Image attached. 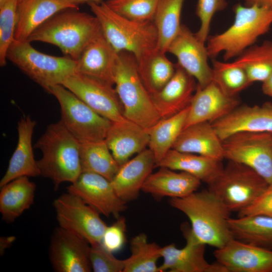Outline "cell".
Listing matches in <instances>:
<instances>
[{
  "label": "cell",
  "mask_w": 272,
  "mask_h": 272,
  "mask_svg": "<svg viewBox=\"0 0 272 272\" xmlns=\"http://www.w3.org/2000/svg\"><path fill=\"white\" fill-rule=\"evenodd\" d=\"M169 201L187 216L191 231L199 242L219 248L233 238L229 226L231 212L208 189L170 198Z\"/></svg>",
  "instance_id": "obj_1"
},
{
  "label": "cell",
  "mask_w": 272,
  "mask_h": 272,
  "mask_svg": "<svg viewBox=\"0 0 272 272\" xmlns=\"http://www.w3.org/2000/svg\"><path fill=\"white\" fill-rule=\"evenodd\" d=\"M80 142L62 121L49 124L34 147L42 157L37 161L41 176L50 179L55 190L63 182H74L82 172Z\"/></svg>",
  "instance_id": "obj_2"
},
{
  "label": "cell",
  "mask_w": 272,
  "mask_h": 272,
  "mask_svg": "<svg viewBox=\"0 0 272 272\" xmlns=\"http://www.w3.org/2000/svg\"><path fill=\"white\" fill-rule=\"evenodd\" d=\"M74 10L55 14L36 29L27 41L54 45L64 56L77 60L101 28L94 15Z\"/></svg>",
  "instance_id": "obj_3"
},
{
  "label": "cell",
  "mask_w": 272,
  "mask_h": 272,
  "mask_svg": "<svg viewBox=\"0 0 272 272\" xmlns=\"http://www.w3.org/2000/svg\"><path fill=\"white\" fill-rule=\"evenodd\" d=\"M233 10V24L224 32L208 39L207 48L212 59L221 52L224 53L225 61L238 57L266 33L272 25V9L237 4Z\"/></svg>",
  "instance_id": "obj_4"
},
{
  "label": "cell",
  "mask_w": 272,
  "mask_h": 272,
  "mask_svg": "<svg viewBox=\"0 0 272 272\" xmlns=\"http://www.w3.org/2000/svg\"><path fill=\"white\" fill-rule=\"evenodd\" d=\"M87 4L105 38L117 53L128 52L137 60L157 48L158 34L153 21L126 18L111 10L105 2Z\"/></svg>",
  "instance_id": "obj_5"
},
{
  "label": "cell",
  "mask_w": 272,
  "mask_h": 272,
  "mask_svg": "<svg viewBox=\"0 0 272 272\" xmlns=\"http://www.w3.org/2000/svg\"><path fill=\"white\" fill-rule=\"evenodd\" d=\"M114 85L126 119L146 129L161 119L140 77L136 59L128 52L118 53L114 70Z\"/></svg>",
  "instance_id": "obj_6"
},
{
  "label": "cell",
  "mask_w": 272,
  "mask_h": 272,
  "mask_svg": "<svg viewBox=\"0 0 272 272\" xmlns=\"http://www.w3.org/2000/svg\"><path fill=\"white\" fill-rule=\"evenodd\" d=\"M30 43L14 39L8 50L7 59L47 92L51 87L61 85L76 72L77 60L41 52Z\"/></svg>",
  "instance_id": "obj_7"
},
{
  "label": "cell",
  "mask_w": 272,
  "mask_h": 272,
  "mask_svg": "<svg viewBox=\"0 0 272 272\" xmlns=\"http://www.w3.org/2000/svg\"><path fill=\"white\" fill-rule=\"evenodd\" d=\"M268 183L250 167L228 161L220 174L208 185L232 212H240L249 206L267 187Z\"/></svg>",
  "instance_id": "obj_8"
},
{
  "label": "cell",
  "mask_w": 272,
  "mask_h": 272,
  "mask_svg": "<svg viewBox=\"0 0 272 272\" xmlns=\"http://www.w3.org/2000/svg\"><path fill=\"white\" fill-rule=\"evenodd\" d=\"M48 92L59 102L60 120L80 143L105 140L111 121L97 113L62 85L51 87Z\"/></svg>",
  "instance_id": "obj_9"
},
{
  "label": "cell",
  "mask_w": 272,
  "mask_h": 272,
  "mask_svg": "<svg viewBox=\"0 0 272 272\" xmlns=\"http://www.w3.org/2000/svg\"><path fill=\"white\" fill-rule=\"evenodd\" d=\"M224 158L243 164L272 184V132H241L222 141Z\"/></svg>",
  "instance_id": "obj_10"
},
{
  "label": "cell",
  "mask_w": 272,
  "mask_h": 272,
  "mask_svg": "<svg viewBox=\"0 0 272 272\" xmlns=\"http://www.w3.org/2000/svg\"><path fill=\"white\" fill-rule=\"evenodd\" d=\"M53 206L59 227L85 239L91 245L101 243L107 225L94 208L67 191L55 199Z\"/></svg>",
  "instance_id": "obj_11"
},
{
  "label": "cell",
  "mask_w": 272,
  "mask_h": 272,
  "mask_svg": "<svg viewBox=\"0 0 272 272\" xmlns=\"http://www.w3.org/2000/svg\"><path fill=\"white\" fill-rule=\"evenodd\" d=\"M61 85L111 122L126 119L114 85L76 72L66 78Z\"/></svg>",
  "instance_id": "obj_12"
},
{
  "label": "cell",
  "mask_w": 272,
  "mask_h": 272,
  "mask_svg": "<svg viewBox=\"0 0 272 272\" xmlns=\"http://www.w3.org/2000/svg\"><path fill=\"white\" fill-rule=\"evenodd\" d=\"M181 229L186 244L182 248L176 247L174 243L162 247L160 272H227L218 262L210 263L206 260V245L197 240L190 227L184 223Z\"/></svg>",
  "instance_id": "obj_13"
},
{
  "label": "cell",
  "mask_w": 272,
  "mask_h": 272,
  "mask_svg": "<svg viewBox=\"0 0 272 272\" xmlns=\"http://www.w3.org/2000/svg\"><path fill=\"white\" fill-rule=\"evenodd\" d=\"M90 244L74 233L56 228L50 238L49 258L56 272H90Z\"/></svg>",
  "instance_id": "obj_14"
},
{
  "label": "cell",
  "mask_w": 272,
  "mask_h": 272,
  "mask_svg": "<svg viewBox=\"0 0 272 272\" xmlns=\"http://www.w3.org/2000/svg\"><path fill=\"white\" fill-rule=\"evenodd\" d=\"M67 191L75 194L106 217L116 219L125 211L126 203L117 195L111 181L97 173L83 172L67 187Z\"/></svg>",
  "instance_id": "obj_15"
},
{
  "label": "cell",
  "mask_w": 272,
  "mask_h": 272,
  "mask_svg": "<svg viewBox=\"0 0 272 272\" xmlns=\"http://www.w3.org/2000/svg\"><path fill=\"white\" fill-rule=\"evenodd\" d=\"M168 52L176 57L177 63L197 81L198 86L204 87L213 81V69L208 63L207 46L185 25L181 24Z\"/></svg>",
  "instance_id": "obj_16"
},
{
  "label": "cell",
  "mask_w": 272,
  "mask_h": 272,
  "mask_svg": "<svg viewBox=\"0 0 272 272\" xmlns=\"http://www.w3.org/2000/svg\"><path fill=\"white\" fill-rule=\"evenodd\" d=\"M227 272H272V250L232 238L214 252Z\"/></svg>",
  "instance_id": "obj_17"
},
{
  "label": "cell",
  "mask_w": 272,
  "mask_h": 272,
  "mask_svg": "<svg viewBox=\"0 0 272 272\" xmlns=\"http://www.w3.org/2000/svg\"><path fill=\"white\" fill-rule=\"evenodd\" d=\"M211 124L222 141L238 132H272V104L239 105Z\"/></svg>",
  "instance_id": "obj_18"
},
{
  "label": "cell",
  "mask_w": 272,
  "mask_h": 272,
  "mask_svg": "<svg viewBox=\"0 0 272 272\" xmlns=\"http://www.w3.org/2000/svg\"><path fill=\"white\" fill-rule=\"evenodd\" d=\"M239 105L240 101L237 96L227 95L214 82L204 87L197 84L189 105L184 127L201 122L212 123Z\"/></svg>",
  "instance_id": "obj_19"
},
{
  "label": "cell",
  "mask_w": 272,
  "mask_h": 272,
  "mask_svg": "<svg viewBox=\"0 0 272 272\" xmlns=\"http://www.w3.org/2000/svg\"><path fill=\"white\" fill-rule=\"evenodd\" d=\"M195 79L177 63L174 75L158 93L151 95L161 119L181 111L189 105L196 90Z\"/></svg>",
  "instance_id": "obj_20"
},
{
  "label": "cell",
  "mask_w": 272,
  "mask_h": 272,
  "mask_svg": "<svg viewBox=\"0 0 272 272\" xmlns=\"http://www.w3.org/2000/svg\"><path fill=\"white\" fill-rule=\"evenodd\" d=\"M155 165L154 155L148 148L119 166L111 182L120 198L126 203L138 198Z\"/></svg>",
  "instance_id": "obj_21"
},
{
  "label": "cell",
  "mask_w": 272,
  "mask_h": 272,
  "mask_svg": "<svg viewBox=\"0 0 272 272\" xmlns=\"http://www.w3.org/2000/svg\"><path fill=\"white\" fill-rule=\"evenodd\" d=\"M118 53L101 30L77 60L76 72L114 85V70Z\"/></svg>",
  "instance_id": "obj_22"
},
{
  "label": "cell",
  "mask_w": 272,
  "mask_h": 272,
  "mask_svg": "<svg viewBox=\"0 0 272 272\" xmlns=\"http://www.w3.org/2000/svg\"><path fill=\"white\" fill-rule=\"evenodd\" d=\"M36 125V121L29 116H23L18 121L17 145L9 161L7 171L0 181V188L19 177L40 176L32 143Z\"/></svg>",
  "instance_id": "obj_23"
},
{
  "label": "cell",
  "mask_w": 272,
  "mask_h": 272,
  "mask_svg": "<svg viewBox=\"0 0 272 272\" xmlns=\"http://www.w3.org/2000/svg\"><path fill=\"white\" fill-rule=\"evenodd\" d=\"M104 140L120 166L148 147L149 135L146 129L126 119L112 122Z\"/></svg>",
  "instance_id": "obj_24"
},
{
  "label": "cell",
  "mask_w": 272,
  "mask_h": 272,
  "mask_svg": "<svg viewBox=\"0 0 272 272\" xmlns=\"http://www.w3.org/2000/svg\"><path fill=\"white\" fill-rule=\"evenodd\" d=\"M67 9H78V6L61 0L19 1L15 40L27 41L31 34L47 20Z\"/></svg>",
  "instance_id": "obj_25"
},
{
  "label": "cell",
  "mask_w": 272,
  "mask_h": 272,
  "mask_svg": "<svg viewBox=\"0 0 272 272\" xmlns=\"http://www.w3.org/2000/svg\"><path fill=\"white\" fill-rule=\"evenodd\" d=\"M172 149L221 161L224 159L222 141L211 123L207 121L184 127Z\"/></svg>",
  "instance_id": "obj_26"
},
{
  "label": "cell",
  "mask_w": 272,
  "mask_h": 272,
  "mask_svg": "<svg viewBox=\"0 0 272 272\" xmlns=\"http://www.w3.org/2000/svg\"><path fill=\"white\" fill-rule=\"evenodd\" d=\"M145 182L142 191L155 197L181 198L197 191L201 182L183 171L159 167Z\"/></svg>",
  "instance_id": "obj_27"
},
{
  "label": "cell",
  "mask_w": 272,
  "mask_h": 272,
  "mask_svg": "<svg viewBox=\"0 0 272 272\" xmlns=\"http://www.w3.org/2000/svg\"><path fill=\"white\" fill-rule=\"evenodd\" d=\"M222 161L197 154L170 149L155 167L183 171L208 185L221 172Z\"/></svg>",
  "instance_id": "obj_28"
},
{
  "label": "cell",
  "mask_w": 272,
  "mask_h": 272,
  "mask_svg": "<svg viewBox=\"0 0 272 272\" xmlns=\"http://www.w3.org/2000/svg\"><path fill=\"white\" fill-rule=\"evenodd\" d=\"M29 177H18L1 187L0 212L6 223H12L34 203L36 186Z\"/></svg>",
  "instance_id": "obj_29"
},
{
  "label": "cell",
  "mask_w": 272,
  "mask_h": 272,
  "mask_svg": "<svg viewBox=\"0 0 272 272\" xmlns=\"http://www.w3.org/2000/svg\"><path fill=\"white\" fill-rule=\"evenodd\" d=\"M165 53L156 48L136 60L140 77L151 96L159 92L175 71L176 64Z\"/></svg>",
  "instance_id": "obj_30"
},
{
  "label": "cell",
  "mask_w": 272,
  "mask_h": 272,
  "mask_svg": "<svg viewBox=\"0 0 272 272\" xmlns=\"http://www.w3.org/2000/svg\"><path fill=\"white\" fill-rule=\"evenodd\" d=\"M229 226L233 238L272 250L271 217L254 215L230 218Z\"/></svg>",
  "instance_id": "obj_31"
},
{
  "label": "cell",
  "mask_w": 272,
  "mask_h": 272,
  "mask_svg": "<svg viewBox=\"0 0 272 272\" xmlns=\"http://www.w3.org/2000/svg\"><path fill=\"white\" fill-rule=\"evenodd\" d=\"M188 110L189 106L173 116L161 119L146 129L149 135L148 148L154 155L156 165L172 148L184 127Z\"/></svg>",
  "instance_id": "obj_32"
},
{
  "label": "cell",
  "mask_w": 272,
  "mask_h": 272,
  "mask_svg": "<svg viewBox=\"0 0 272 272\" xmlns=\"http://www.w3.org/2000/svg\"><path fill=\"white\" fill-rule=\"evenodd\" d=\"M184 0H160L153 22L156 26L157 48L166 53L168 47L179 31L180 19Z\"/></svg>",
  "instance_id": "obj_33"
},
{
  "label": "cell",
  "mask_w": 272,
  "mask_h": 272,
  "mask_svg": "<svg viewBox=\"0 0 272 272\" xmlns=\"http://www.w3.org/2000/svg\"><path fill=\"white\" fill-rule=\"evenodd\" d=\"M83 172L101 175L111 181L119 168L105 140L80 143Z\"/></svg>",
  "instance_id": "obj_34"
},
{
  "label": "cell",
  "mask_w": 272,
  "mask_h": 272,
  "mask_svg": "<svg viewBox=\"0 0 272 272\" xmlns=\"http://www.w3.org/2000/svg\"><path fill=\"white\" fill-rule=\"evenodd\" d=\"M161 248L155 242H150L147 235L140 233L130 241V255L125 259L123 272H160L158 261L161 258Z\"/></svg>",
  "instance_id": "obj_35"
},
{
  "label": "cell",
  "mask_w": 272,
  "mask_h": 272,
  "mask_svg": "<svg viewBox=\"0 0 272 272\" xmlns=\"http://www.w3.org/2000/svg\"><path fill=\"white\" fill-rule=\"evenodd\" d=\"M233 62L245 71L251 83L263 82L272 74V43L251 46Z\"/></svg>",
  "instance_id": "obj_36"
},
{
  "label": "cell",
  "mask_w": 272,
  "mask_h": 272,
  "mask_svg": "<svg viewBox=\"0 0 272 272\" xmlns=\"http://www.w3.org/2000/svg\"><path fill=\"white\" fill-rule=\"evenodd\" d=\"M213 81L227 95L236 97L249 86L250 82L245 71L232 62L213 60Z\"/></svg>",
  "instance_id": "obj_37"
},
{
  "label": "cell",
  "mask_w": 272,
  "mask_h": 272,
  "mask_svg": "<svg viewBox=\"0 0 272 272\" xmlns=\"http://www.w3.org/2000/svg\"><path fill=\"white\" fill-rule=\"evenodd\" d=\"M19 0H8L0 7V65L7 63V53L14 40Z\"/></svg>",
  "instance_id": "obj_38"
},
{
  "label": "cell",
  "mask_w": 272,
  "mask_h": 272,
  "mask_svg": "<svg viewBox=\"0 0 272 272\" xmlns=\"http://www.w3.org/2000/svg\"><path fill=\"white\" fill-rule=\"evenodd\" d=\"M160 0H107L105 3L116 13L130 19L153 21Z\"/></svg>",
  "instance_id": "obj_39"
},
{
  "label": "cell",
  "mask_w": 272,
  "mask_h": 272,
  "mask_svg": "<svg viewBox=\"0 0 272 272\" xmlns=\"http://www.w3.org/2000/svg\"><path fill=\"white\" fill-rule=\"evenodd\" d=\"M90 258L94 272H123L125 259L116 258L101 243L91 245Z\"/></svg>",
  "instance_id": "obj_40"
},
{
  "label": "cell",
  "mask_w": 272,
  "mask_h": 272,
  "mask_svg": "<svg viewBox=\"0 0 272 272\" xmlns=\"http://www.w3.org/2000/svg\"><path fill=\"white\" fill-rule=\"evenodd\" d=\"M227 0H197L196 15L200 21V27L195 33L198 39L205 43L208 39L212 19L214 15L227 7Z\"/></svg>",
  "instance_id": "obj_41"
},
{
  "label": "cell",
  "mask_w": 272,
  "mask_h": 272,
  "mask_svg": "<svg viewBox=\"0 0 272 272\" xmlns=\"http://www.w3.org/2000/svg\"><path fill=\"white\" fill-rule=\"evenodd\" d=\"M110 226H107L101 244L107 250L113 253L120 250L126 241V222L124 217H119Z\"/></svg>",
  "instance_id": "obj_42"
},
{
  "label": "cell",
  "mask_w": 272,
  "mask_h": 272,
  "mask_svg": "<svg viewBox=\"0 0 272 272\" xmlns=\"http://www.w3.org/2000/svg\"><path fill=\"white\" fill-rule=\"evenodd\" d=\"M254 215L272 218V184H269L249 206L238 212V217Z\"/></svg>",
  "instance_id": "obj_43"
},
{
  "label": "cell",
  "mask_w": 272,
  "mask_h": 272,
  "mask_svg": "<svg viewBox=\"0 0 272 272\" xmlns=\"http://www.w3.org/2000/svg\"><path fill=\"white\" fill-rule=\"evenodd\" d=\"M246 6L256 5L272 9V0H244Z\"/></svg>",
  "instance_id": "obj_44"
},
{
  "label": "cell",
  "mask_w": 272,
  "mask_h": 272,
  "mask_svg": "<svg viewBox=\"0 0 272 272\" xmlns=\"http://www.w3.org/2000/svg\"><path fill=\"white\" fill-rule=\"evenodd\" d=\"M15 236L2 237L0 238L1 255L4 253L6 249L9 247L15 240Z\"/></svg>",
  "instance_id": "obj_45"
},
{
  "label": "cell",
  "mask_w": 272,
  "mask_h": 272,
  "mask_svg": "<svg viewBox=\"0 0 272 272\" xmlns=\"http://www.w3.org/2000/svg\"><path fill=\"white\" fill-rule=\"evenodd\" d=\"M262 90L265 95L272 97V74L262 82Z\"/></svg>",
  "instance_id": "obj_46"
},
{
  "label": "cell",
  "mask_w": 272,
  "mask_h": 272,
  "mask_svg": "<svg viewBox=\"0 0 272 272\" xmlns=\"http://www.w3.org/2000/svg\"><path fill=\"white\" fill-rule=\"evenodd\" d=\"M62 1L74 4L77 6H78L80 4H83L85 3H89V2H95L97 3H101L102 0H61Z\"/></svg>",
  "instance_id": "obj_47"
},
{
  "label": "cell",
  "mask_w": 272,
  "mask_h": 272,
  "mask_svg": "<svg viewBox=\"0 0 272 272\" xmlns=\"http://www.w3.org/2000/svg\"><path fill=\"white\" fill-rule=\"evenodd\" d=\"M8 0H0V7L5 4Z\"/></svg>",
  "instance_id": "obj_48"
},
{
  "label": "cell",
  "mask_w": 272,
  "mask_h": 272,
  "mask_svg": "<svg viewBox=\"0 0 272 272\" xmlns=\"http://www.w3.org/2000/svg\"><path fill=\"white\" fill-rule=\"evenodd\" d=\"M21 1V0H19V1Z\"/></svg>",
  "instance_id": "obj_49"
}]
</instances>
